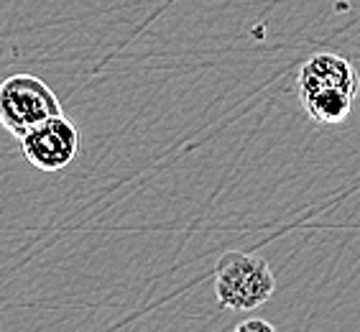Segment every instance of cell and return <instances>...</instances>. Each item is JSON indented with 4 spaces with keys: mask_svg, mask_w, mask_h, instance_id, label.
<instances>
[{
    "mask_svg": "<svg viewBox=\"0 0 360 332\" xmlns=\"http://www.w3.org/2000/svg\"><path fill=\"white\" fill-rule=\"evenodd\" d=\"M297 90L307 118L317 125L347 120L360 92V75L350 59L333 51L309 56L297 77Z\"/></svg>",
    "mask_w": 360,
    "mask_h": 332,
    "instance_id": "6da1fadb",
    "label": "cell"
},
{
    "mask_svg": "<svg viewBox=\"0 0 360 332\" xmlns=\"http://www.w3.org/2000/svg\"><path fill=\"white\" fill-rule=\"evenodd\" d=\"M276 291V276L269 261L243 250L222 253L215 266V294L220 307L248 312L269 302Z\"/></svg>",
    "mask_w": 360,
    "mask_h": 332,
    "instance_id": "7a4b0ae2",
    "label": "cell"
},
{
    "mask_svg": "<svg viewBox=\"0 0 360 332\" xmlns=\"http://www.w3.org/2000/svg\"><path fill=\"white\" fill-rule=\"evenodd\" d=\"M56 115H62V103L44 79L21 72L0 82V125L11 136L23 139Z\"/></svg>",
    "mask_w": 360,
    "mask_h": 332,
    "instance_id": "3957f363",
    "label": "cell"
},
{
    "mask_svg": "<svg viewBox=\"0 0 360 332\" xmlns=\"http://www.w3.org/2000/svg\"><path fill=\"white\" fill-rule=\"evenodd\" d=\"M18 143L26 161L39 172H62L77 159L82 139L77 125L62 113L26 133L23 139H18Z\"/></svg>",
    "mask_w": 360,
    "mask_h": 332,
    "instance_id": "277c9868",
    "label": "cell"
},
{
    "mask_svg": "<svg viewBox=\"0 0 360 332\" xmlns=\"http://www.w3.org/2000/svg\"><path fill=\"white\" fill-rule=\"evenodd\" d=\"M233 332H278V330L271 325V322H266V319L250 317V319H245V322H240Z\"/></svg>",
    "mask_w": 360,
    "mask_h": 332,
    "instance_id": "5b68a950",
    "label": "cell"
}]
</instances>
